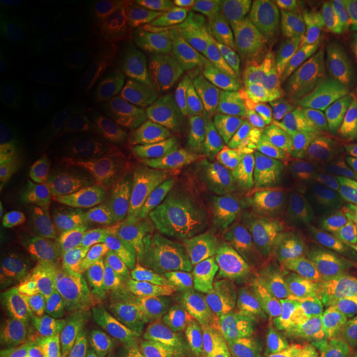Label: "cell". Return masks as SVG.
Masks as SVG:
<instances>
[{
    "label": "cell",
    "mask_w": 357,
    "mask_h": 357,
    "mask_svg": "<svg viewBox=\"0 0 357 357\" xmlns=\"http://www.w3.org/2000/svg\"><path fill=\"white\" fill-rule=\"evenodd\" d=\"M0 121L33 151L52 155L100 153L114 114L102 82L70 56L3 42Z\"/></svg>",
    "instance_id": "cell-1"
},
{
    "label": "cell",
    "mask_w": 357,
    "mask_h": 357,
    "mask_svg": "<svg viewBox=\"0 0 357 357\" xmlns=\"http://www.w3.org/2000/svg\"><path fill=\"white\" fill-rule=\"evenodd\" d=\"M237 42V31L213 26L121 33L100 73L114 119L128 128L160 119L230 59Z\"/></svg>",
    "instance_id": "cell-2"
},
{
    "label": "cell",
    "mask_w": 357,
    "mask_h": 357,
    "mask_svg": "<svg viewBox=\"0 0 357 357\" xmlns=\"http://www.w3.org/2000/svg\"><path fill=\"white\" fill-rule=\"evenodd\" d=\"M213 121L225 151L258 153L297 137L316 116L320 91L292 56L230 61L211 79Z\"/></svg>",
    "instance_id": "cell-3"
},
{
    "label": "cell",
    "mask_w": 357,
    "mask_h": 357,
    "mask_svg": "<svg viewBox=\"0 0 357 357\" xmlns=\"http://www.w3.org/2000/svg\"><path fill=\"white\" fill-rule=\"evenodd\" d=\"M220 144L211 82L160 119L112 135L100 151V183L119 197L146 195L204 176Z\"/></svg>",
    "instance_id": "cell-4"
},
{
    "label": "cell",
    "mask_w": 357,
    "mask_h": 357,
    "mask_svg": "<svg viewBox=\"0 0 357 357\" xmlns=\"http://www.w3.org/2000/svg\"><path fill=\"white\" fill-rule=\"evenodd\" d=\"M109 265L130 290L174 304L220 299L237 276L232 253L213 234L181 223H144L121 232Z\"/></svg>",
    "instance_id": "cell-5"
},
{
    "label": "cell",
    "mask_w": 357,
    "mask_h": 357,
    "mask_svg": "<svg viewBox=\"0 0 357 357\" xmlns=\"http://www.w3.org/2000/svg\"><path fill=\"white\" fill-rule=\"evenodd\" d=\"M332 178L313 160L267 158L232 174L218 192V218L227 234L255 246L302 241Z\"/></svg>",
    "instance_id": "cell-6"
},
{
    "label": "cell",
    "mask_w": 357,
    "mask_h": 357,
    "mask_svg": "<svg viewBox=\"0 0 357 357\" xmlns=\"http://www.w3.org/2000/svg\"><path fill=\"white\" fill-rule=\"evenodd\" d=\"M355 269L357 158L332 178L311 227L285 262L281 297L292 316L309 323Z\"/></svg>",
    "instance_id": "cell-7"
},
{
    "label": "cell",
    "mask_w": 357,
    "mask_h": 357,
    "mask_svg": "<svg viewBox=\"0 0 357 357\" xmlns=\"http://www.w3.org/2000/svg\"><path fill=\"white\" fill-rule=\"evenodd\" d=\"M84 313L79 299L52 278L17 276L0 302L3 357H79Z\"/></svg>",
    "instance_id": "cell-8"
},
{
    "label": "cell",
    "mask_w": 357,
    "mask_h": 357,
    "mask_svg": "<svg viewBox=\"0 0 357 357\" xmlns=\"http://www.w3.org/2000/svg\"><path fill=\"white\" fill-rule=\"evenodd\" d=\"M202 334L183 313H130L114 320L107 357H197Z\"/></svg>",
    "instance_id": "cell-9"
},
{
    "label": "cell",
    "mask_w": 357,
    "mask_h": 357,
    "mask_svg": "<svg viewBox=\"0 0 357 357\" xmlns=\"http://www.w3.org/2000/svg\"><path fill=\"white\" fill-rule=\"evenodd\" d=\"M313 52L339 84L357 77V0L318 5L311 19Z\"/></svg>",
    "instance_id": "cell-10"
},
{
    "label": "cell",
    "mask_w": 357,
    "mask_h": 357,
    "mask_svg": "<svg viewBox=\"0 0 357 357\" xmlns=\"http://www.w3.org/2000/svg\"><path fill=\"white\" fill-rule=\"evenodd\" d=\"M84 14L73 0H3L0 24L12 45L47 49V42L59 38Z\"/></svg>",
    "instance_id": "cell-11"
},
{
    "label": "cell",
    "mask_w": 357,
    "mask_h": 357,
    "mask_svg": "<svg viewBox=\"0 0 357 357\" xmlns=\"http://www.w3.org/2000/svg\"><path fill=\"white\" fill-rule=\"evenodd\" d=\"M35 234V211L28 185L19 167L3 160L0 169V253L3 258L19 253Z\"/></svg>",
    "instance_id": "cell-12"
},
{
    "label": "cell",
    "mask_w": 357,
    "mask_h": 357,
    "mask_svg": "<svg viewBox=\"0 0 357 357\" xmlns=\"http://www.w3.org/2000/svg\"><path fill=\"white\" fill-rule=\"evenodd\" d=\"M330 348L337 357H357V274L330 323Z\"/></svg>",
    "instance_id": "cell-13"
},
{
    "label": "cell",
    "mask_w": 357,
    "mask_h": 357,
    "mask_svg": "<svg viewBox=\"0 0 357 357\" xmlns=\"http://www.w3.org/2000/svg\"><path fill=\"white\" fill-rule=\"evenodd\" d=\"M337 105L344 119V128L355 144H357V77L346 84H339L337 91Z\"/></svg>",
    "instance_id": "cell-14"
}]
</instances>
